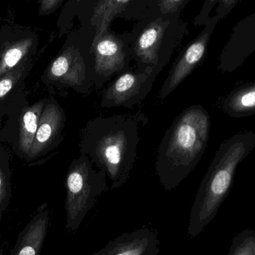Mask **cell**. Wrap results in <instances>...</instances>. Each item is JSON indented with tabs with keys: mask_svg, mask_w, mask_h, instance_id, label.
Returning a JSON list of instances; mask_svg holds the SVG:
<instances>
[{
	"mask_svg": "<svg viewBox=\"0 0 255 255\" xmlns=\"http://www.w3.org/2000/svg\"><path fill=\"white\" fill-rule=\"evenodd\" d=\"M97 0H67L63 5L62 10L57 21L59 37L70 32L73 26V21L76 16L80 15L82 10L89 4L94 7Z\"/></svg>",
	"mask_w": 255,
	"mask_h": 255,
	"instance_id": "cell-19",
	"label": "cell"
},
{
	"mask_svg": "<svg viewBox=\"0 0 255 255\" xmlns=\"http://www.w3.org/2000/svg\"><path fill=\"white\" fill-rule=\"evenodd\" d=\"M34 59V57L29 58L19 67L0 77V103L11 98L14 93L18 92L32 70Z\"/></svg>",
	"mask_w": 255,
	"mask_h": 255,
	"instance_id": "cell-17",
	"label": "cell"
},
{
	"mask_svg": "<svg viewBox=\"0 0 255 255\" xmlns=\"http://www.w3.org/2000/svg\"><path fill=\"white\" fill-rule=\"evenodd\" d=\"M154 3V0H97L90 19L94 29V38L109 31L116 18L140 20Z\"/></svg>",
	"mask_w": 255,
	"mask_h": 255,
	"instance_id": "cell-12",
	"label": "cell"
},
{
	"mask_svg": "<svg viewBox=\"0 0 255 255\" xmlns=\"http://www.w3.org/2000/svg\"><path fill=\"white\" fill-rule=\"evenodd\" d=\"M46 101V98L39 100L31 106H25L19 112L16 137L12 144L16 154L26 162L29 157L30 150L38 128Z\"/></svg>",
	"mask_w": 255,
	"mask_h": 255,
	"instance_id": "cell-15",
	"label": "cell"
},
{
	"mask_svg": "<svg viewBox=\"0 0 255 255\" xmlns=\"http://www.w3.org/2000/svg\"><path fill=\"white\" fill-rule=\"evenodd\" d=\"M208 111L194 105L181 112L165 132L156 157V173L167 191L176 188L202 159L209 139Z\"/></svg>",
	"mask_w": 255,
	"mask_h": 255,
	"instance_id": "cell-2",
	"label": "cell"
},
{
	"mask_svg": "<svg viewBox=\"0 0 255 255\" xmlns=\"http://www.w3.org/2000/svg\"><path fill=\"white\" fill-rule=\"evenodd\" d=\"M181 13H160L150 9L128 33L131 58L136 67H151L157 75L167 65L175 49L188 34Z\"/></svg>",
	"mask_w": 255,
	"mask_h": 255,
	"instance_id": "cell-4",
	"label": "cell"
},
{
	"mask_svg": "<svg viewBox=\"0 0 255 255\" xmlns=\"http://www.w3.org/2000/svg\"><path fill=\"white\" fill-rule=\"evenodd\" d=\"M6 246H7V243H4V244H3L1 247H0V255H4V247H5Z\"/></svg>",
	"mask_w": 255,
	"mask_h": 255,
	"instance_id": "cell-24",
	"label": "cell"
},
{
	"mask_svg": "<svg viewBox=\"0 0 255 255\" xmlns=\"http://www.w3.org/2000/svg\"><path fill=\"white\" fill-rule=\"evenodd\" d=\"M223 112L231 118L255 115V82L241 85L231 91L222 102Z\"/></svg>",
	"mask_w": 255,
	"mask_h": 255,
	"instance_id": "cell-16",
	"label": "cell"
},
{
	"mask_svg": "<svg viewBox=\"0 0 255 255\" xmlns=\"http://www.w3.org/2000/svg\"><path fill=\"white\" fill-rule=\"evenodd\" d=\"M93 39L80 37L76 32L69 34L59 53L46 67L42 82L59 91L72 89L79 94H89L94 87Z\"/></svg>",
	"mask_w": 255,
	"mask_h": 255,
	"instance_id": "cell-5",
	"label": "cell"
},
{
	"mask_svg": "<svg viewBox=\"0 0 255 255\" xmlns=\"http://www.w3.org/2000/svg\"><path fill=\"white\" fill-rule=\"evenodd\" d=\"M50 211L47 203L40 205L32 218L19 232L10 255H40L47 236Z\"/></svg>",
	"mask_w": 255,
	"mask_h": 255,
	"instance_id": "cell-14",
	"label": "cell"
},
{
	"mask_svg": "<svg viewBox=\"0 0 255 255\" xmlns=\"http://www.w3.org/2000/svg\"><path fill=\"white\" fill-rule=\"evenodd\" d=\"M255 148V133L243 131L225 140L219 147L196 193L191 208L188 232L196 238L215 218L233 186L240 163Z\"/></svg>",
	"mask_w": 255,
	"mask_h": 255,
	"instance_id": "cell-3",
	"label": "cell"
},
{
	"mask_svg": "<svg viewBox=\"0 0 255 255\" xmlns=\"http://www.w3.org/2000/svg\"><path fill=\"white\" fill-rule=\"evenodd\" d=\"M11 171L10 155L0 139V221L2 219L11 198Z\"/></svg>",
	"mask_w": 255,
	"mask_h": 255,
	"instance_id": "cell-18",
	"label": "cell"
},
{
	"mask_svg": "<svg viewBox=\"0 0 255 255\" xmlns=\"http://www.w3.org/2000/svg\"><path fill=\"white\" fill-rule=\"evenodd\" d=\"M64 1V0H37L39 16H48L55 13L63 5Z\"/></svg>",
	"mask_w": 255,
	"mask_h": 255,
	"instance_id": "cell-23",
	"label": "cell"
},
{
	"mask_svg": "<svg viewBox=\"0 0 255 255\" xmlns=\"http://www.w3.org/2000/svg\"><path fill=\"white\" fill-rule=\"evenodd\" d=\"M148 122L141 112L135 115L97 117L82 130L81 154L89 157L99 169L106 172L110 190L121 187L134 165L139 142V130Z\"/></svg>",
	"mask_w": 255,
	"mask_h": 255,
	"instance_id": "cell-1",
	"label": "cell"
},
{
	"mask_svg": "<svg viewBox=\"0 0 255 255\" xmlns=\"http://www.w3.org/2000/svg\"><path fill=\"white\" fill-rule=\"evenodd\" d=\"M106 172L94 168V163L85 154L70 163L65 178L66 229L75 233L80 228L98 198L110 190Z\"/></svg>",
	"mask_w": 255,
	"mask_h": 255,
	"instance_id": "cell-6",
	"label": "cell"
},
{
	"mask_svg": "<svg viewBox=\"0 0 255 255\" xmlns=\"http://www.w3.org/2000/svg\"><path fill=\"white\" fill-rule=\"evenodd\" d=\"M91 52L94 58V87L103 88L113 76L130 69L132 60L128 33L118 34L111 30L93 39Z\"/></svg>",
	"mask_w": 255,
	"mask_h": 255,
	"instance_id": "cell-7",
	"label": "cell"
},
{
	"mask_svg": "<svg viewBox=\"0 0 255 255\" xmlns=\"http://www.w3.org/2000/svg\"><path fill=\"white\" fill-rule=\"evenodd\" d=\"M66 120L65 112L57 100L46 98L27 163L42 158L59 145Z\"/></svg>",
	"mask_w": 255,
	"mask_h": 255,
	"instance_id": "cell-11",
	"label": "cell"
},
{
	"mask_svg": "<svg viewBox=\"0 0 255 255\" xmlns=\"http://www.w3.org/2000/svg\"><path fill=\"white\" fill-rule=\"evenodd\" d=\"M160 251L158 232L143 226L120 235L91 255H158Z\"/></svg>",
	"mask_w": 255,
	"mask_h": 255,
	"instance_id": "cell-13",
	"label": "cell"
},
{
	"mask_svg": "<svg viewBox=\"0 0 255 255\" xmlns=\"http://www.w3.org/2000/svg\"><path fill=\"white\" fill-rule=\"evenodd\" d=\"M39 37L34 30L17 24L0 26V77L37 53Z\"/></svg>",
	"mask_w": 255,
	"mask_h": 255,
	"instance_id": "cell-9",
	"label": "cell"
},
{
	"mask_svg": "<svg viewBox=\"0 0 255 255\" xmlns=\"http://www.w3.org/2000/svg\"><path fill=\"white\" fill-rule=\"evenodd\" d=\"M0 20H1V17L0 16Z\"/></svg>",
	"mask_w": 255,
	"mask_h": 255,
	"instance_id": "cell-26",
	"label": "cell"
},
{
	"mask_svg": "<svg viewBox=\"0 0 255 255\" xmlns=\"http://www.w3.org/2000/svg\"><path fill=\"white\" fill-rule=\"evenodd\" d=\"M157 76L151 67L130 68L118 75L103 91L102 107L131 109L139 104L149 94Z\"/></svg>",
	"mask_w": 255,
	"mask_h": 255,
	"instance_id": "cell-8",
	"label": "cell"
},
{
	"mask_svg": "<svg viewBox=\"0 0 255 255\" xmlns=\"http://www.w3.org/2000/svg\"><path fill=\"white\" fill-rule=\"evenodd\" d=\"M228 255H255V232L243 231L233 238Z\"/></svg>",
	"mask_w": 255,
	"mask_h": 255,
	"instance_id": "cell-21",
	"label": "cell"
},
{
	"mask_svg": "<svg viewBox=\"0 0 255 255\" xmlns=\"http://www.w3.org/2000/svg\"><path fill=\"white\" fill-rule=\"evenodd\" d=\"M28 1H31V0H28Z\"/></svg>",
	"mask_w": 255,
	"mask_h": 255,
	"instance_id": "cell-27",
	"label": "cell"
},
{
	"mask_svg": "<svg viewBox=\"0 0 255 255\" xmlns=\"http://www.w3.org/2000/svg\"><path fill=\"white\" fill-rule=\"evenodd\" d=\"M220 20L217 16L210 17L200 34L192 40L178 55L169 72L159 94L160 100L172 94L203 60L214 28Z\"/></svg>",
	"mask_w": 255,
	"mask_h": 255,
	"instance_id": "cell-10",
	"label": "cell"
},
{
	"mask_svg": "<svg viewBox=\"0 0 255 255\" xmlns=\"http://www.w3.org/2000/svg\"><path fill=\"white\" fill-rule=\"evenodd\" d=\"M190 0H160L156 5L151 9H156L160 13H181L184 6Z\"/></svg>",
	"mask_w": 255,
	"mask_h": 255,
	"instance_id": "cell-22",
	"label": "cell"
},
{
	"mask_svg": "<svg viewBox=\"0 0 255 255\" xmlns=\"http://www.w3.org/2000/svg\"><path fill=\"white\" fill-rule=\"evenodd\" d=\"M238 1V0H205L200 13L195 19L194 25L196 26L205 25L210 19L209 15L211 10L217 3H219V7L215 16L220 19L229 13Z\"/></svg>",
	"mask_w": 255,
	"mask_h": 255,
	"instance_id": "cell-20",
	"label": "cell"
},
{
	"mask_svg": "<svg viewBox=\"0 0 255 255\" xmlns=\"http://www.w3.org/2000/svg\"><path fill=\"white\" fill-rule=\"evenodd\" d=\"M160 1V0H154V6H153L152 7H154V6L156 5V4H157V1ZM152 7H151V8H152Z\"/></svg>",
	"mask_w": 255,
	"mask_h": 255,
	"instance_id": "cell-25",
	"label": "cell"
}]
</instances>
